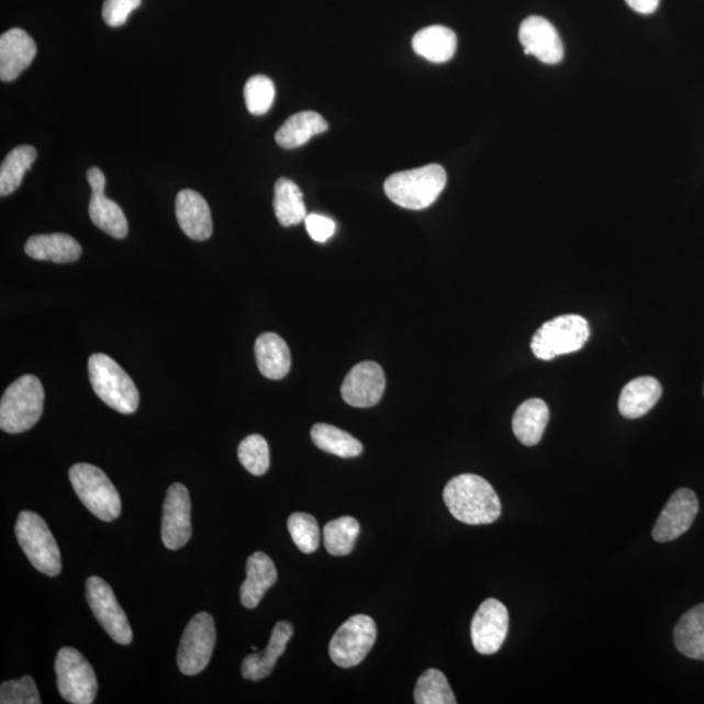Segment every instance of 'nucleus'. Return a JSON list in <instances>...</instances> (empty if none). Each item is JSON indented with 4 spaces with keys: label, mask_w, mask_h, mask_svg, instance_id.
Wrapping results in <instances>:
<instances>
[{
    "label": "nucleus",
    "mask_w": 704,
    "mask_h": 704,
    "mask_svg": "<svg viewBox=\"0 0 704 704\" xmlns=\"http://www.w3.org/2000/svg\"><path fill=\"white\" fill-rule=\"evenodd\" d=\"M329 128L322 115L315 111H303L289 118L277 131L276 142L283 149H295L309 143L313 136Z\"/></svg>",
    "instance_id": "obj_27"
},
{
    "label": "nucleus",
    "mask_w": 704,
    "mask_h": 704,
    "mask_svg": "<svg viewBox=\"0 0 704 704\" xmlns=\"http://www.w3.org/2000/svg\"><path fill=\"white\" fill-rule=\"evenodd\" d=\"M385 387V375L378 362L361 361L347 373L340 394L350 406L368 409L381 401Z\"/></svg>",
    "instance_id": "obj_15"
},
{
    "label": "nucleus",
    "mask_w": 704,
    "mask_h": 704,
    "mask_svg": "<svg viewBox=\"0 0 704 704\" xmlns=\"http://www.w3.org/2000/svg\"><path fill=\"white\" fill-rule=\"evenodd\" d=\"M294 634V627L288 622L278 623L271 632L269 645L262 652L248 655L243 660L242 674L246 680L260 681L273 672Z\"/></svg>",
    "instance_id": "obj_20"
},
{
    "label": "nucleus",
    "mask_w": 704,
    "mask_h": 704,
    "mask_svg": "<svg viewBox=\"0 0 704 704\" xmlns=\"http://www.w3.org/2000/svg\"><path fill=\"white\" fill-rule=\"evenodd\" d=\"M89 380L101 401L121 414H134L141 394L128 373L114 359L94 354L88 361Z\"/></svg>",
    "instance_id": "obj_4"
},
{
    "label": "nucleus",
    "mask_w": 704,
    "mask_h": 704,
    "mask_svg": "<svg viewBox=\"0 0 704 704\" xmlns=\"http://www.w3.org/2000/svg\"><path fill=\"white\" fill-rule=\"evenodd\" d=\"M37 55L36 42L23 30H11L0 37V79L13 81L32 65Z\"/></svg>",
    "instance_id": "obj_18"
},
{
    "label": "nucleus",
    "mask_w": 704,
    "mask_h": 704,
    "mask_svg": "<svg viewBox=\"0 0 704 704\" xmlns=\"http://www.w3.org/2000/svg\"><path fill=\"white\" fill-rule=\"evenodd\" d=\"M416 704H456V695L449 685L446 675L432 668L425 671L415 688Z\"/></svg>",
    "instance_id": "obj_32"
},
{
    "label": "nucleus",
    "mask_w": 704,
    "mask_h": 704,
    "mask_svg": "<svg viewBox=\"0 0 704 704\" xmlns=\"http://www.w3.org/2000/svg\"><path fill=\"white\" fill-rule=\"evenodd\" d=\"M509 632V612L498 599H487L471 623V639L476 650L493 655L503 647Z\"/></svg>",
    "instance_id": "obj_13"
},
{
    "label": "nucleus",
    "mask_w": 704,
    "mask_h": 704,
    "mask_svg": "<svg viewBox=\"0 0 704 704\" xmlns=\"http://www.w3.org/2000/svg\"><path fill=\"white\" fill-rule=\"evenodd\" d=\"M247 578L241 588V601L248 610L256 608L271 585L276 584L278 573L276 565L264 552H256L248 557Z\"/></svg>",
    "instance_id": "obj_21"
},
{
    "label": "nucleus",
    "mask_w": 704,
    "mask_h": 704,
    "mask_svg": "<svg viewBox=\"0 0 704 704\" xmlns=\"http://www.w3.org/2000/svg\"><path fill=\"white\" fill-rule=\"evenodd\" d=\"M15 533L21 549L34 568L48 577L60 574L62 559L58 543L38 514L30 511L21 512Z\"/></svg>",
    "instance_id": "obj_6"
},
{
    "label": "nucleus",
    "mask_w": 704,
    "mask_h": 704,
    "mask_svg": "<svg viewBox=\"0 0 704 704\" xmlns=\"http://www.w3.org/2000/svg\"><path fill=\"white\" fill-rule=\"evenodd\" d=\"M700 513V501L689 488H680L668 500L652 529V538L658 543L679 539L689 532Z\"/></svg>",
    "instance_id": "obj_12"
},
{
    "label": "nucleus",
    "mask_w": 704,
    "mask_h": 704,
    "mask_svg": "<svg viewBox=\"0 0 704 704\" xmlns=\"http://www.w3.org/2000/svg\"><path fill=\"white\" fill-rule=\"evenodd\" d=\"M663 389L657 379L644 376L630 381L619 395L618 410L627 420H638L650 413L660 400Z\"/></svg>",
    "instance_id": "obj_24"
},
{
    "label": "nucleus",
    "mask_w": 704,
    "mask_h": 704,
    "mask_svg": "<svg viewBox=\"0 0 704 704\" xmlns=\"http://www.w3.org/2000/svg\"><path fill=\"white\" fill-rule=\"evenodd\" d=\"M414 52L432 63H445L455 57L457 36L449 27L432 25L417 32L413 38Z\"/></svg>",
    "instance_id": "obj_26"
},
{
    "label": "nucleus",
    "mask_w": 704,
    "mask_h": 704,
    "mask_svg": "<svg viewBox=\"0 0 704 704\" xmlns=\"http://www.w3.org/2000/svg\"><path fill=\"white\" fill-rule=\"evenodd\" d=\"M36 158L37 150L31 145L18 146L7 155L0 167V194L3 198L18 190Z\"/></svg>",
    "instance_id": "obj_31"
},
{
    "label": "nucleus",
    "mask_w": 704,
    "mask_h": 704,
    "mask_svg": "<svg viewBox=\"0 0 704 704\" xmlns=\"http://www.w3.org/2000/svg\"><path fill=\"white\" fill-rule=\"evenodd\" d=\"M244 99L250 114H267L276 99V87L267 76L257 75L244 87Z\"/></svg>",
    "instance_id": "obj_36"
},
{
    "label": "nucleus",
    "mask_w": 704,
    "mask_h": 704,
    "mask_svg": "<svg viewBox=\"0 0 704 704\" xmlns=\"http://www.w3.org/2000/svg\"><path fill=\"white\" fill-rule=\"evenodd\" d=\"M549 422L547 403L539 399L528 400L521 404L513 416V432L521 444L535 446L539 444Z\"/></svg>",
    "instance_id": "obj_25"
},
{
    "label": "nucleus",
    "mask_w": 704,
    "mask_h": 704,
    "mask_svg": "<svg viewBox=\"0 0 704 704\" xmlns=\"http://www.w3.org/2000/svg\"><path fill=\"white\" fill-rule=\"evenodd\" d=\"M87 178L92 188V199L89 204L90 220L102 232L113 236L116 239H124L128 234V222L122 211V208L115 201L104 197V187L107 178L99 167H92L87 172Z\"/></svg>",
    "instance_id": "obj_16"
},
{
    "label": "nucleus",
    "mask_w": 704,
    "mask_h": 704,
    "mask_svg": "<svg viewBox=\"0 0 704 704\" xmlns=\"http://www.w3.org/2000/svg\"><path fill=\"white\" fill-rule=\"evenodd\" d=\"M161 536L165 547L172 550L185 547L191 539V499L183 484L176 483L167 490Z\"/></svg>",
    "instance_id": "obj_14"
},
{
    "label": "nucleus",
    "mask_w": 704,
    "mask_h": 704,
    "mask_svg": "<svg viewBox=\"0 0 704 704\" xmlns=\"http://www.w3.org/2000/svg\"><path fill=\"white\" fill-rule=\"evenodd\" d=\"M275 213L283 227L299 225L306 219L303 192L294 181L286 178L277 180L275 186Z\"/></svg>",
    "instance_id": "obj_29"
},
{
    "label": "nucleus",
    "mask_w": 704,
    "mask_h": 704,
    "mask_svg": "<svg viewBox=\"0 0 704 704\" xmlns=\"http://www.w3.org/2000/svg\"><path fill=\"white\" fill-rule=\"evenodd\" d=\"M288 527L292 541L303 554L316 552L320 547V528L313 515L294 513L288 521Z\"/></svg>",
    "instance_id": "obj_35"
},
{
    "label": "nucleus",
    "mask_w": 704,
    "mask_h": 704,
    "mask_svg": "<svg viewBox=\"0 0 704 704\" xmlns=\"http://www.w3.org/2000/svg\"><path fill=\"white\" fill-rule=\"evenodd\" d=\"M674 646L689 659L704 661V603L693 606L674 627Z\"/></svg>",
    "instance_id": "obj_28"
},
{
    "label": "nucleus",
    "mask_w": 704,
    "mask_h": 704,
    "mask_svg": "<svg viewBox=\"0 0 704 704\" xmlns=\"http://www.w3.org/2000/svg\"><path fill=\"white\" fill-rule=\"evenodd\" d=\"M626 3L632 10L642 15H650L658 10L660 0H626Z\"/></svg>",
    "instance_id": "obj_40"
},
{
    "label": "nucleus",
    "mask_w": 704,
    "mask_h": 704,
    "mask_svg": "<svg viewBox=\"0 0 704 704\" xmlns=\"http://www.w3.org/2000/svg\"><path fill=\"white\" fill-rule=\"evenodd\" d=\"M81 253L79 242L67 234L34 235L25 244V254L38 261L75 262Z\"/></svg>",
    "instance_id": "obj_22"
},
{
    "label": "nucleus",
    "mask_w": 704,
    "mask_h": 704,
    "mask_svg": "<svg viewBox=\"0 0 704 704\" xmlns=\"http://www.w3.org/2000/svg\"><path fill=\"white\" fill-rule=\"evenodd\" d=\"M444 501L452 517L466 525H491L501 515L496 491L485 479L473 473L452 478L445 487Z\"/></svg>",
    "instance_id": "obj_1"
},
{
    "label": "nucleus",
    "mask_w": 704,
    "mask_h": 704,
    "mask_svg": "<svg viewBox=\"0 0 704 704\" xmlns=\"http://www.w3.org/2000/svg\"><path fill=\"white\" fill-rule=\"evenodd\" d=\"M55 673L62 699L72 704H92L99 681L89 661L72 647H63L55 659Z\"/></svg>",
    "instance_id": "obj_8"
},
{
    "label": "nucleus",
    "mask_w": 704,
    "mask_h": 704,
    "mask_svg": "<svg viewBox=\"0 0 704 704\" xmlns=\"http://www.w3.org/2000/svg\"><path fill=\"white\" fill-rule=\"evenodd\" d=\"M215 639L213 617L206 612L198 613L180 639L177 659L179 671L186 675L204 671L212 659Z\"/></svg>",
    "instance_id": "obj_10"
},
{
    "label": "nucleus",
    "mask_w": 704,
    "mask_h": 704,
    "mask_svg": "<svg viewBox=\"0 0 704 704\" xmlns=\"http://www.w3.org/2000/svg\"><path fill=\"white\" fill-rule=\"evenodd\" d=\"M238 457L244 469L253 476L261 477L269 470V445L260 435L244 438L238 448Z\"/></svg>",
    "instance_id": "obj_34"
},
{
    "label": "nucleus",
    "mask_w": 704,
    "mask_h": 704,
    "mask_svg": "<svg viewBox=\"0 0 704 704\" xmlns=\"http://www.w3.org/2000/svg\"><path fill=\"white\" fill-rule=\"evenodd\" d=\"M69 480L88 511L103 522L115 521L122 513L120 493L99 467L78 463L69 470Z\"/></svg>",
    "instance_id": "obj_5"
},
{
    "label": "nucleus",
    "mask_w": 704,
    "mask_h": 704,
    "mask_svg": "<svg viewBox=\"0 0 704 704\" xmlns=\"http://www.w3.org/2000/svg\"><path fill=\"white\" fill-rule=\"evenodd\" d=\"M304 222L306 232L317 243L329 241L336 232V222L322 214H309Z\"/></svg>",
    "instance_id": "obj_39"
},
{
    "label": "nucleus",
    "mask_w": 704,
    "mask_h": 704,
    "mask_svg": "<svg viewBox=\"0 0 704 704\" xmlns=\"http://www.w3.org/2000/svg\"><path fill=\"white\" fill-rule=\"evenodd\" d=\"M446 181L448 177L443 166L427 165L393 174L387 179L383 190L394 204L410 211H422L440 197Z\"/></svg>",
    "instance_id": "obj_2"
},
{
    "label": "nucleus",
    "mask_w": 704,
    "mask_h": 704,
    "mask_svg": "<svg viewBox=\"0 0 704 704\" xmlns=\"http://www.w3.org/2000/svg\"><path fill=\"white\" fill-rule=\"evenodd\" d=\"M0 703L2 704H40L36 682L31 675L13 681L3 682L0 686Z\"/></svg>",
    "instance_id": "obj_37"
},
{
    "label": "nucleus",
    "mask_w": 704,
    "mask_h": 704,
    "mask_svg": "<svg viewBox=\"0 0 704 704\" xmlns=\"http://www.w3.org/2000/svg\"><path fill=\"white\" fill-rule=\"evenodd\" d=\"M177 220L183 233L193 241H206L213 234L211 209L201 194L192 190L178 193L176 201Z\"/></svg>",
    "instance_id": "obj_19"
},
{
    "label": "nucleus",
    "mask_w": 704,
    "mask_h": 704,
    "mask_svg": "<svg viewBox=\"0 0 704 704\" xmlns=\"http://www.w3.org/2000/svg\"><path fill=\"white\" fill-rule=\"evenodd\" d=\"M589 338L590 326L582 316L563 315L541 325L533 337L532 350L538 359L552 360L580 351Z\"/></svg>",
    "instance_id": "obj_7"
},
{
    "label": "nucleus",
    "mask_w": 704,
    "mask_h": 704,
    "mask_svg": "<svg viewBox=\"0 0 704 704\" xmlns=\"http://www.w3.org/2000/svg\"><path fill=\"white\" fill-rule=\"evenodd\" d=\"M360 534L359 522L353 517H340L324 527V544L333 556H346L357 543Z\"/></svg>",
    "instance_id": "obj_33"
},
{
    "label": "nucleus",
    "mask_w": 704,
    "mask_h": 704,
    "mask_svg": "<svg viewBox=\"0 0 704 704\" xmlns=\"http://www.w3.org/2000/svg\"><path fill=\"white\" fill-rule=\"evenodd\" d=\"M255 357L264 378L281 380L290 372V348L276 333H264L256 339Z\"/></svg>",
    "instance_id": "obj_23"
},
{
    "label": "nucleus",
    "mask_w": 704,
    "mask_h": 704,
    "mask_svg": "<svg viewBox=\"0 0 704 704\" xmlns=\"http://www.w3.org/2000/svg\"><path fill=\"white\" fill-rule=\"evenodd\" d=\"M45 390L36 376L25 375L7 388L0 402V428L7 434H23L37 424L44 413Z\"/></svg>",
    "instance_id": "obj_3"
},
{
    "label": "nucleus",
    "mask_w": 704,
    "mask_h": 704,
    "mask_svg": "<svg viewBox=\"0 0 704 704\" xmlns=\"http://www.w3.org/2000/svg\"><path fill=\"white\" fill-rule=\"evenodd\" d=\"M519 41L526 55H534L546 65H557L563 59L560 34L547 19L527 18L521 24Z\"/></svg>",
    "instance_id": "obj_17"
},
{
    "label": "nucleus",
    "mask_w": 704,
    "mask_h": 704,
    "mask_svg": "<svg viewBox=\"0 0 704 704\" xmlns=\"http://www.w3.org/2000/svg\"><path fill=\"white\" fill-rule=\"evenodd\" d=\"M141 4L142 0H107L102 9L104 23L113 27L124 25Z\"/></svg>",
    "instance_id": "obj_38"
},
{
    "label": "nucleus",
    "mask_w": 704,
    "mask_h": 704,
    "mask_svg": "<svg viewBox=\"0 0 704 704\" xmlns=\"http://www.w3.org/2000/svg\"><path fill=\"white\" fill-rule=\"evenodd\" d=\"M87 601L110 638L123 646L131 645L134 633L110 584L100 577H90L87 581Z\"/></svg>",
    "instance_id": "obj_11"
},
{
    "label": "nucleus",
    "mask_w": 704,
    "mask_h": 704,
    "mask_svg": "<svg viewBox=\"0 0 704 704\" xmlns=\"http://www.w3.org/2000/svg\"><path fill=\"white\" fill-rule=\"evenodd\" d=\"M378 637V627L372 617L357 615L348 618L334 634L329 655L340 668H353L366 659Z\"/></svg>",
    "instance_id": "obj_9"
},
{
    "label": "nucleus",
    "mask_w": 704,
    "mask_h": 704,
    "mask_svg": "<svg viewBox=\"0 0 704 704\" xmlns=\"http://www.w3.org/2000/svg\"><path fill=\"white\" fill-rule=\"evenodd\" d=\"M312 442L319 449L340 458L359 457L362 445L347 432L331 424L319 423L311 431Z\"/></svg>",
    "instance_id": "obj_30"
}]
</instances>
